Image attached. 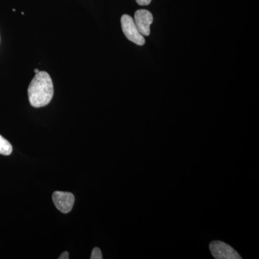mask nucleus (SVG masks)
<instances>
[{
    "label": "nucleus",
    "instance_id": "0eeeda50",
    "mask_svg": "<svg viewBox=\"0 0 259 259\" xmlns=\"http://www.w3.org/2000/svg\"><path fill=\"white\" fill-rule=\"evenodd\" d=\"M91 259H102V254L101 250L99 248H95L93 250V252H92L91 257H90Z\"/></svg>",
    "mask_w": 259,
    "mask_h": 259
},
{
    "label": "nucleus",
    "instance_id": "f257e3e1",
    "mask_svg": "<svg viewBox=\"0 0 259 259\" xmlns=\"http://www.w3.org/2000/svg\"><path fill=\"white\" fill-rule=\"evenodd\" d=\"M54 93V83L50 75L46 71H39L28 87L30 105L36 108L47 106L52 100Z\"/></svg>",
    "mask_w": 259,
    "mask_h": 259
},
{
    "label": "nucleus",
    "instance_id": "f03ea898",
    "mask_svg": "<svg viewBox=\"0 0 259 259\" xmlns=\"http://www.w3.org/2000/svg\"><path fill=\"white\" fill-rule=\"evenodd\" d=\"M121 26L126 37L136 45L144 46L146 40L136 27L134 20L128 15H123L121 18Z\"/></svg>",
    "mask_w": 259,
    "mask_h": 259
},
{
    "label": "nucleus",
    "instance_id": "1a4fd4ad",
    "mask_svg": "<svg viewBox=\"0 0 259 259\" xmlns=\"http://www.w3.org/2000/svg\"><path fill=\"white\" fill-rule=\"evenodd\" d=\"M59 259H68L69 258V254L67 251H64V253H61L60 256L59 257Z\"/></svg>",
    "mask_w": 259,
    "mask_h": 259
},
{
    "label": "nucleus",
    "instance_id": "39448f33",
    "mask_svg": "<svg viewBox=\"0 0 259 259\" xmlns=\"http://www.w3.org/2000/svg\"><path fill=\"white\" fill-rule=\"evenodd\" d=\"M134 20L139 32L144 36H149L151 33L150 27L153 21V15L148 10H137L135 13Z\"/></svg>",
    "mask_w": 259,
    "mask_h": 259
},
{
    "label": "nucleus",
    "instance_id": "9d476101",
    "mask_svg": "<svg viewBox=\"0 0 259 259\" xmlns=\"http://www.w3.org/2000/svg\"><path fill=\"white\" fill-rule=\"evenodd\" d=\"M34 71H35V74H37V73L39 72V70L37 69H35V70H34Z\"/></svg>",
    "mask_w": 259,
    "mask_h": 259
},
{
    "label": "nucleus",
    "instance_id": "20e7f679",
    "mask_svg": "<svg viewBox=\"0 0 259 259\" xmlns=\"http://www.w3.org/2000/svg\"><path fill=\"white\" fill-rule=\"evenodd\" d=\"M52 198L56 208L61 212L66 214V213L71 212L74 204V194L70 193V192L56 191L53 194Z\"/></svg>",
    "mask_w": 259,
    "mask_h": 259
},
{
    "label": "nucleus",
    "instance_id": "7ed1b4c3",
    "mask_svg": "<svg viewBox=\"0 0 259 259\" xmlns=\"http://www.w3.org/2000/svg\"><path fill=\"white\" fill-rule=\"evenodd\" d=\"M209 250L216 259H241L234 248L223 241H214L209 243Z\"/></svg>",
    "mask_w": 259,
    "mask_h": 259
},
{
    "label": "nucleus",
    "instance_id": "423d86ee",
    "mask_svg": "<svg viewBox=\"0 0 259 259\" xmlns=\"http://www.w3.org/2000/svg\"><path fill=\"white\" fill-rule=\"evenodd\" d=\"M13 152V146L8 140L0 135V154L9 156Z\"/></svg>",
    "mask_w": 259,
    "mask_h": 259
},
{
    "label": "nucleus",
    "instance_id": "6e6552de",
    "mask_svg": "<svg viewBox=\"0 0 259 259\" xmlns=\"http://www.w3.org/2000/svg\"><path fill=\"white\" fill-rule=\"evenodd\" d=\"M138 4L141 5V6H146L151 3V0H136Z\"/></svg>",
    "mask_w": 259,
    "mask_h": 259
}]
</instances>
